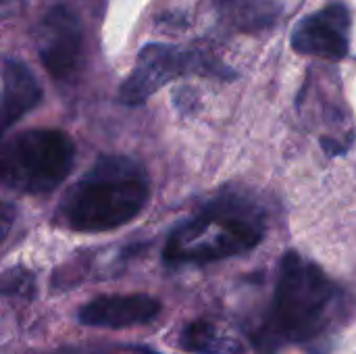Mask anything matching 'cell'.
<instances>
[{
    "instance_id": "6da1fadb",
    "label": "cell",
    "mask_w": 356,
    "mask_h": 354,
    "mask_svg": "<svg viewBox=\"0 0 356 354\" xmlns=\"http://www.w3.org/2000/svg\"><path fill=\"white\" fill-rule=\"evenodd\" d=\"M148 202V177L127 156H100L63 198L58 215L73 232L100 234L134 221Z\"/></svg>"
},
{
    "instance_id": "7a4b0ae2",
    "label": "cell",
    "mask_w": 356,
    "mask_h": 354,
    "mask_svg": "<svg viewBox=\"0 0 356 354\" xmlns=\"http://www.w3.org/2000/svg\"><path fill=\"white\" fill-rule=\"evenodd\" d=\"M265 234L261 209L242 196H221L181 223L167 240L165 261L202 265L252 250Z\"/></svg>"
},
{
    "instance_id": "3957f363",
    "label": "cell",
    "mask_w": 356,
    "mask_h": 354,
    "mask_svg": "<svg viewBox=\"0 0 356 354\" xmlns=\"http://www.w3.org/2000/svg\"><path fill=\"white\" fill-rule=\"evenodd\" d=\"M336 298V286L311 261L298 252H288L280 263L271 332L284 342H309L317 338Z\"/></svg>"
},
{
    "instance_id": "277c9868",
    "label": "cell",
    "mask_w": 356,
    "mask_h": 354,
    "mask_svg": "<svg viewBox=\"0 0 356 354\" xmlns=\"http://www.w3.org/2000/svg\"><path fill=\"white\" fill-rule=\"evenodd\" d=\"M75 161L71 138L58 129H29L4 142L2 184L23 194H46L60 186Z\"/></svg>"
},
{
    "instance_id": "5b68a950",
    "label": "cell",
    "mask_w": 356,
    "mask_h": 354,
    "mask_svg": "<svg viewBox=\"0 0 356 354\" xmlns=\"http://www.w3.org/2000/svg\"><path fill=\"white\" fill-rule=\"evenodd\" d=\"M33 42L44 69L54 79H69L77 71L83 54V27L69 6H52L38 21Z\"/></svg>"
},
{
    "instance_id": "8992f818",
    "label": "cell",
    "mask_w": 356,
    "mask_h": 354,
    "mask_svg": "<svg viewBox=\"0 0 356 354\" xmlns=\"http://www.w3.org/2000/svg\"><path fill=\"white\" fill-rule=\"evenodd\" d=\"M192 63V54L171 44H150L142 48L131 75L125 79L119 98L125 104H142L167 81L186 73Z\"/></svg>"
},
{
    "instance_id": "52a82bcc",
    "label": "cell",
    "mask_w": 356,
    "mask_h": 354,
    "mask_svg": "<svg viewBox=\"0 0 356 354\" xmlns=\"http://www.w3.org/2000/svg\"><path fill=\"white\" fill-rule=\"evenodd\" d=\"M348 8L344 4H332L315 15H309L296 25L292 33V46L302 54L340 61L348 52Z\"/></svg>"
},
{
    "instance_id": "ba28073f",
    "label": "cell",
    "mask_w": 356,
    "mask_h": 354,
    "mask_svg": "<svg viewBox=\"0 0 356 354\" xmlns=\"http://www.w3.org/2000/svg\"><path fill=\"white\" fill-rule=\"evenodd\" d=\"M161 313V303L146 294L98 296L79 309V323L88 328L125 330L152 323Z\"/></svg>"
},
{
    "instance_id": "9c48e42d",
    "label": "cell",
    "mask_w": 356,
    "mask_h": 354,
    "mask_svg": "<svg viewBox=\"0 0 356 354\" xmlns=\"http://www.w3.org/2000/svg\"><path fill=\"white\" fill-rule=\"evenodd\" d=\"M42 98V90L31 71L17 58L2 63V125L13 127Z\"/></svg>"
},
{
    "instance_id": "30bf717a",
    "label": "cell",
    "mask_w": 356,
    "mask_h": 354,
    "mask_svg": "<svg viewBox=\"0 0 356 354\" xmlns=\"http://www.w3.org/2000/svg\"><path fill=\"white\" fill-rule=\"evenodd\" d=\"M179 346L188 353L196 354H242L244 346L232 338L225 330L209 319L192 321L181 332Z\"/></svg>"
},
{
    "instance_id": "8fae6325",
    "label": "cell",
    "mask_w": 356,
    "mask_h": 354,
    "mask_svg": "<svg viewBox=\"0 0 356 354\" xmlns=\"http://www.w3.org/2000/svg\"><path fill=\"white\" fill-rule=\"evenodd\" d=\"M2 294L4 296H19V298H33L35 284L31 273L23 269H10L2 275Z\"/></svg>"
},
{
    "instance_id": "7c38bea8",
    "label": "cell",
    "mask_w": 356,
    "mask_h": 354,
    "mask_svg": "<svg viewBox=\"0 0 356 354\" xmlns=\"http://www.w3.org/2000/svg\"><path fill=\"white\" fill-rule=\"evenodd\" d=\"M50 354H77V351H73V348H58V351H54V353Z\"/></svg>"
}]
</instances>
